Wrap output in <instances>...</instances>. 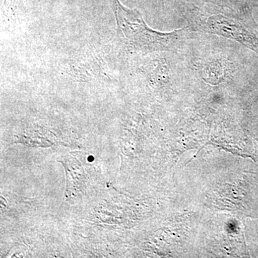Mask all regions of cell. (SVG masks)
Masks as SVG:
<instances>
[{
	"label": "cell",
	"instance_id": "obj_1",
	"mask_svg": "<svg viewBox=\"0 0 258 258\" xmlns=\"http://www.w3.org/2000/svg\"><path fill=\"white\" fill-rule=\"evenodd\" d=\"M118 40L125 50L137 53L170 51L175 47L181 31L161 32L149 28L140 12L128 9L119 0H111Z\"/></svg>",
	"mask_w": 258,
	"mask_h": 258
},
{
	"label": "cell",
	"instance_id": "obj_2",
	"mask_svg": "<svg viewBox=\"0 0 258 258\" xmlns=\"http://www.w3.org/2000/svg\"><path fill=\"white\" fill-rule=\"evenodd\" d=\"M252 13H237L235 17L231 13L212 14L205 20V26L211 33L240 42L258 55V25Z\"/></svg>",
	"mask_w": 258,
	"mask_h": 258
},
{
	"label": "cell",
	"instance_id": "obj_3",
	"mask_svg": "<svg viewBox=\"0 0 258 258\" xmlns=\"http://www.w3.org/2000/svg\"><path fill=\"white\" fill-rule=\"evenodd\" d=\"M203 1L212 3L217 6L222 7L235 13H244V12L252 11L257 0H203Z\"/></svg>",
	"mask_w": 258,
	"mask_h": 258
},
{
	"label": "cell",
	"instance_id": "obj_4",
	"mask_svg": "<svg viewBox=\"0 0 258 258\" xmlns=\"http://www.w3.org/2000/svg\"><path fill=\"white\" fill-rule=\"evenodd\" d=\"M92 157H91V159H89V158H88V160H90V161H93V159H92Z\"/></svg>",
	"mask_w": 258,
	"mask_h": 258
},
{
	"label": "cell",
	"instance_id": "obj_5",
	"mask_svg": "<svg viewBox=\"0 0 258 258\" xmlns=\"http://www.w3.org/2000/svg\"><path fill=\"white\" fill-rule=\"evenodd\" d=\"M256 6H258V0H257V1H256L255 6H254V7H256Z\"/></svg>",
	"mask_w": 258,
	"mask_h": 258
}]
</instances>
